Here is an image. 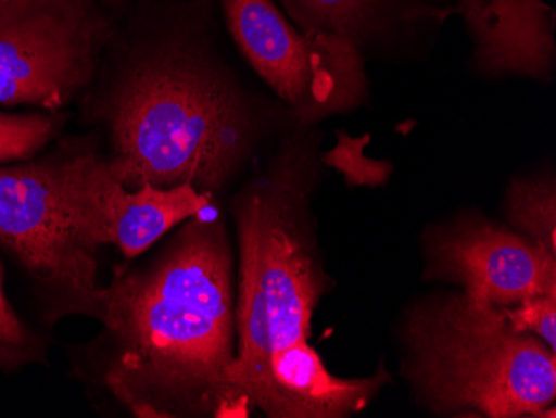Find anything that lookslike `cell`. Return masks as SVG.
<instances>
[{"mask_svg": "<svg viewBox=\"0 0 556 418\" xmlns=\"http://www.w3.org/2000/svg\"><path fill=\"white\" fill-rule=\"evenodd\" d=\"M127 26L125 62L102 102L112 176L127 189H224L264 130L214 49L215 0H149Z\"/></svg>", "mask_w": 556, "mask_h": 418, "instance_id": "6da1fadb", "label": "cell"}, {"mask_svg": "<svg viewBox=\"0 0 556 418\" xmlns=\"http://www.w3.org/2000/svg\"><path fill=\"white\" fill-rule=\"evenodd\" d=\"M114 345L105 382L137 417H240L232 258L220 223L192 220L149 268L118 273L100 295Z\"/></svg>", "mask_w": 556, "mask_h": 418, "instance_id": "7a4b0ae2", "label": "cell"}, {"mask_svg": "<svg viewBox=\"0 0 556 418\" xmlns=\"http://www.w3.org/2000/svg\"><path fill=\"white\" fill-rule=\"evenodd\" d=\"M314 167L311 142L289 140L237 199L242 277L229 385L240 417L267 407L271 355L308 342L324 290L303 218Z\"/></svg>", "mask_w": 556, "mask_h": 418, "instance_id": "3957f363", "label": "cell"}, {"mask_svg": "<svg viewBox=\"0 0 556 418\" xmlns=\"http://www.w3.org/2000/svg\"><path fill=\"white\" fill-rule=\"evenodd\" d=\"M408 339L412 376L437 411L536 417L555 404V351L514 329L498 305L465 293L427 305Z\"/></svg>", "mask_w": 556, "mask_h": 418, "instance_id": "277c9868", "label": "cell"}, {"mask_svg": "<svg viewBox=\"0 0 556 418\" xmlns=\"http://www.w3.org/2000/svg\"><path fill=\"white\" fill-rule=\"evenodd\" d=\"M218 14L250 67L289 107L299 126L364 104V52L332 34H308L275 0H215Z\"/></svg>", "mask_w": 556, "mask_h": 418, "instance_id": "5b68a950", "label": "cell"}, {"mask_svg": "<svg viewBox=\"0 0 556 418\" xmlns=\"http://www.w3.org/2000/svg\"><path fill=\"white\" fill-rule=\"evenodd\" d=\"M115 15L109 0H2L0 105L67 104L96 76Z\"/></svg>", "mask_w": 556, "mask_h": 418, "instance_id": "8992f818", "label": "cell"}, {"mask_svg": "<svg viewBox=\"0 0 556 418\" xmlns=\"http://www.w3.org/2000/svg\"><path fill=\"white\" fill-rule=\"evenodd\" d=\"M0 242L67 308L99 317L96 257L68 223L55 161L0 167Z\"/></svg>", "mask_w": 556, "mask_h": 418, "instance_id": "52a82bcc", "label": "cell"}, {"mask_svg": "<svg viewBox=\"0 0 556 418\" xmlns=\"http://www.w3.org/2000/svg\"><path fill=\"white\" fill-rule=\"evenodd\" d=\"M55 164L68 223L92 251L111 243L125 257H137L212 201V193L192 186L129 190L112 176L108 161L96 152H79Z\"/></svg>", "mask_w": 556, "mask_h": 418, "instance_id": "ba28073f", "label": "cell"}, {"mask_svg": "<svg viewBox=\"0 0 556 418\" xmlns=\"http://www.w3.org/2000/svg\"><path fill=\"white\" fill-rule=\"evenodd\" d=\"M555 255L500 227L465 223L432 240L430 273L460 283L473 301L507 307L556 293Z\"/></svg>", "mask_w": 556, "mask_h": 418, "instance_id": "9c48e42d", "label": "cell"}, {"mask_svg": "<svg viewBox=\"0 0 556 418\" xmlns=\"http://www.w3.org/2000/svg\"><path fill=\"white\" fill-rule=\"evenodd\" d=\"M473 43V67L489 76L548 80L555 71L556 14L545 0H455Z\"/></svg>", "mask_w": 556, "mask_h": 418, "instance_id": "30bf717a", "label": "cell"}, {"mask_svg": "<svg viewBox=\"0 0 556 418\" xmlns=\"http://www.w3.org/2000/svg\"><path fill=\"white\" fill-rule=\"evenodd\" d=\"M303 33L332 34L357 46L390 42L405 34L440 29L455 0H275Z\"/></svg>", "mask_w": 556, "mask_h": 418, "instance_id": "8fae6325", "label": "cell"}, {"mask_svg": "<svg viewBox=\"0 0 556 418\" xmlns=\"http://www.w3.org/2000/svg\"><path fill=\"white\" fill-rule=\"evenodd\" d=\"M508 214L515 226L556 254V190L553 174L515 179L508 189Z\"/></svg>", "mask_w": 556, "mask_h": 418, "instance_id": "7c38bea8", "label": "cell"}, {"mask_svg": "<svg viewBox=\"0 0 556 418\" xmlns=\"http://www.w3.org/2000/svg\"><path fill=\"white\" fill-rule=\"evenodd\" d=\"M52 132L54 121L50 117L0 114V162L30 157L52 137Z\"/></svg>", "mask_w": 556, "mask_h": 418, "instance_id": "4fadbf2b", "label": "cell"}, {"mask_svg": "<svg viewBox=\"0 0 556 418\" xmlns=\"http://www.w3.org/2000/svg\"><path fill=\"white\" fill-rule=\"evenodd\" d=\"M34 339L5 297L4 273L0 265V365L17 367L34 357Z\"/></svg>", "mask_w": 556, "mask_h": 418, "instance_id": "5bb4252c", "label": "cell"}, {"mask_svg": "<svg viewBox=\"0 0 556 418\" xmlns=\"http://www.w3.org/2000/svg\"><path fill=\"white\" fill-rule=\"evenodd\" d=\"M503 314L514 329L532 333L548 345L556 349V293H545L536 297L518 302V307H502Z\"/></svg>", "mask_w": 556, "mask_h": 418, "instance_id": "9a60e30c", "label": "cell"}, {"mask_svg": "<svg viewBox=\"0 0 556 418\" xmlns=\"http://www.w3.org/2000/svg\"><path fill=\"white\" fill-rule=\"evenodd\" d=\"M0 2H2V0H0ZM122 2H124V0H109V4H111L115 11H121Z\"/></svg>", "mask_w": 556, "mask_h": 418, "instance_id": "2e32d148", "label": "cell"}]
</instances>
